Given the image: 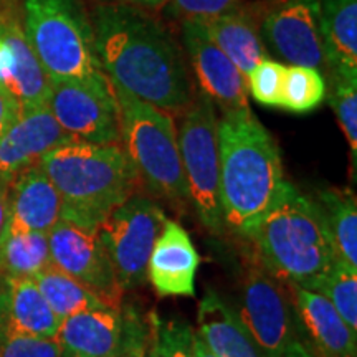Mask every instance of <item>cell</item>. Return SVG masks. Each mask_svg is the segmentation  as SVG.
<instances>
[{
  "label": "cell",
  "instance_id": "4",
  "mask_svg": "<svg viewBox=\"0 0 357 357\" xmlns=\"http://www.w3.org/2000/svg\"><path fill=\"white\" fill-rule=\"evenodd\" d=\"M63 202L61 217L100 223L139 192V178L121 144L68 141L38 160Z\"/></svg>",
  "mask_w": 357,
  "mask_h": 357
},
{
  "label": "cell",
  "instance_id": "5",
  "mask_svg": "<svg viewBox=\"0 0 357 357\" xmlns=\"http://www.w3.org/2000/svg\"><path fill=\"white\" fill-rule=\"evenodd\" d=\"M22 26L50 82H102L91 19L79 0H24Z\"/></svg>",
  "mask_w": 357,
  "mask_h": 357
},
{
  "label": "cell",
  "instance_id": "12",
  "mask_svg": "<svg viewBox=\"0 0 357 357\" xmlns=\"http://www.w3.org/2000/svg\"><path fill=\"white\" fill-rule=\"evenodd\" d=\"M236 314L263 357H284L298 337L296 319L284 287L255 257L248 261L242 311Z\"/></svg>",
  "mask_w": 357,
  "mask_h": 357
},
{
  "label": "cell",
  "instance_id": "3",
  "mask_svg": "<svg viewBox=\"0 0 357 357\" xmlns=\"http://www.w3.org/2000/svg\"><path fill=\"white\" fill-rule=\"evenodd\" d=\"M245 240L253 245V257L283 287L314 289L321 276L337 260L316 200L288 181Z\"/></svg>",
  "mask_w": 357,
  "mask_h": 357
},
{
  "label": "cell",
  "instance_id": "38",
  "mask_svg": "<svg viewBox=\"0 0 357 357\" xmlns=\"http://www.w3.org/2000/svg\"><path fill=\"white\" fill-rule=\"evenodd\" d=\"M194 357H217L207 346V342L200 337V334L195 331L194 336Z\"/></svg>",
  "mask_w": 357,
  "mask_h": 357
},
{
  "label": "cell",
  "instance_id": "37",
  "mask_svg": "<svg viewBox=\"0 0 357 357\" xmlns=\"http://www.w3.org/2000/svg\"><path fill=\"white\" fill-rule=\"evenodd\" d=\"M284 357H316L312 352L307 349V346L305 344V342L301 341L300 336H298L294 341L289 344L287 354H284Z\"/></svg>",
  "mask_w": 357,
  "mask_h": 357
},
{
  "label": "cell",
  "instance_id": "8",
  "mask_svg": "<svg viewBox=\"0 0 357 357\" xmlns=\"http://www.w3.org/2000/svg\"><path fill=\"white\" fill-rule=\"evenodd\" d=\"M166 220L155 200L136 192L98 227L123 293L147 281V261Z\"/></svg>",
  "mask_w": 357,
  "mask_h": 357
},
{
  "label": "cell",
  "instance_id": "6",
  "mask_svg": "<svg viewBox=\"0 0 357 357\" xmlns=\"http://www.w3.org/2000/svg\"><path fill=\"white\" fill-rule=\"evenodd\" d=\"M119 105L121 147L149 195L176 208L189 204L172 116L113 83Z\"/></svg>",
  "mask_w": 357,
  "mask_h": 357
},
{
  "label": "cell",
  "instance_id": "36",
  "mask_svg": "<svg viewBox=\"0 0 357 357\" xmlns=\"http://www.w3.org/2000/svg\"><path fill=\"white\" fill-rule=\"evenodd\" d=\"M8 184L0 181V238H2L3 231L7 229L8 220Z\"/></svg>",
  "mask_w": 357,
  "mask_h": 357
},
{
  "label": "cell",
  "instance_id": "17",
  "mask_svg": "<svg viewBox=\"0 0 357 357\" xmlns=\"http://www.w3.org/2000/svg\"><path fill=\"white\" fill-rule=\"evenodd\" d=\"M298 331L305 333L316 357H357V333L323 294L301 287H287Z\"/></svg>",
  "mask_w": 357,
  "mask_h": 357
},
{
  "label": "cell",
  "instance_id": "39",
  "mask_svg": "<svg viewBox=\"0 0 357 357\" xmlns=\"http://www.w3.org/2000/svg\"><path fill=\"white\" fill-rule=\"evenodd\" d=\"M13 6H17V0H0V12L7 10V8Z\"/></svg>",
  "mask_w": 357,
  "mask_h": 357
},
{
  "label": "cell",
  "instance_id": "9",
  "mask_svg": "<svg viewBox=\"0 0 357 357\" xmlns=\"http://www.w3.org/2000/svg\"><path fill=\"white\" fill-rule=\"evenodd\" d=\"M149 326L132 307H98L60 321V357H126L146 351Z\"/></svg>",
  "mask_w": 357,
  "mask_h": 357
},
{
  "label": "cell",
  "instance_id": "18",
  "mask_svg": "<svg viewBox=\"0 0 357 357\" xmlns=\"http://www.w3.org/2000/svg\"><path fill=\"white\" fill-rule=\"evenodd\" d=\"M199 252L181 223L167 218L147 261V281L160 298L194 296Z\"/></svg>",
  "mask_w": 357,
  "mask_h": 357
},
{
  "label": "cell",
  "instance_id": "1",
  "mask_svg": "<svg viewBox=\"0 0 357 357\" xmlns=\"http://www.w3.org/2000/svg\"><path fill=\"white\" fill-rule=\"evenodd\" d=\"M96 52L111 83L169 114L194 100L185 58L171 33L147 10L100 2L93 8Z\"/></svg>",
  "mask_w": 357,
  "mask_h": 357
},
{
  "label": "cell",
  "instance_id": "32",
  "mask_svg": "<svg viewBox=\"0 0 357 357\" xmlns=\"http://www.w3.org/2000/svg\"><path fill=\"white\" fill-rule=\"evenodd\" d=\"M0 357H60L55 337H37L0 328Z\"/></svg>",
  "mask_w": 357,
  "mask_h": 357
},
{
  "label": "cell",
  "instance_id": "13",
  "mask_svg": "<svg viewBox=\"0 0 357 357\" xmlns=\"http://www.w3.org/2000/svg\"><path fill=\"white\" fill-rule=\"evenodd\" d=\"M258 30L266 52L280 60L291 66L326 68L319 0H273Z\"/></svg>",
  "mask_w": 357,
  "mask_h": 357
},
{
  "label": "cell",
  "instance_id": "33",
  "mask_svg": "<svg viewBox=\"0 0 357 357\" xmlns=\"http://www.w3.org/2000/svg\"><path fill=\"white\" fill-rule=\"evenodd\" d=\"M243 0H169L167 13L174 19H204L242 7Z\"/></svg>",
  "mask_w": 357,
  "mask_h": 357
},
{
  "label": "cell",
  "instance_id": "7",
  "mask_svg": "<svg viewBox=\"0 0 357 357\" xmlns=\"http://www.w3.org/2000/svg\"><path fill=\"white\" fill-rule=\"evenodd\" d=\"M189 204L213 235L225 231L220 202V147L215 105L204 93L192 100L177 132Z\"/></svg>",
  "mask_w": 357,
  "mask_h": 357
},
{
  "label": "cell",
  "instance_id": "14",
  "mask_svg": "<svg viewBox=\"0 0 357 357\" xmlns=\"http://www.w3.org/2000/svg\"><path fill=\"white\" fill-rule=\"evenodd\" d=\"M182 43L200 93L225 113L250 108L247 79L223 53L197 19L182 20Z\"/></svg>",
  "mask_w": 357,
  "mask_h": 357
},
{
  "label": "cell",
  "instance_id": "16",
  "mask_svg": "<svg viewBox=\"0 0 357 357\" xmlns=\"http://www.w3.org/2000/svg\"><path fill=\"white\" fill-rule=\"evenodd\" d=\"M68 141L73 139L56 123L47 105L20 109L15 121L0 134V181L8 184L15 174Z\"/></svg>",
  "mask_w": 357,
  "mask_h": 357
},
{
  "label": "cell",
  "instance_id": "26",
  "mask_svg": "<svg viewBox=\"0 0 357 357\" xmlns=\"http://www.w3.org/2000/svg\"><path fill=\"white\" fill-rule=\"evenodd\" d=\"M32 280L38 287L47 305L50 306L53 314L60 321L82 311L109 307L89 289L84 288L82 283H78L77 280H73L55 266L45 268Z\"/></svg>",
  "mask_w": 357,
  "mask_h": 357
},
{
  "label": "cell",
  "instance_id": "15",
  "mask_svg": "<svg viewBox=\"0 0 357 357\" xmlns=\"http://www.w3.org/2000/svg\"><path fill=\"white\" fill-rule=\"evenodd\" d=\"M50 84L25 37L19 6L0 12V88L10 93L20 109H30L47 105Z\"/></svg>",
  "mask_w": 357,
  "mask_h": 357
},
{
  "label": "cell",
  "instance_id": "34",
  "mask_svg": "<svg viewBox=\"0 0 357 357\" xmlns=\"http://www.w3.org/2000/svg\"><path fill=\"white\" fill-rule=\"evenodd\" d=\"M20 113L19 102L13 100L10 93H7L6 89L0 88V134L10 126L15 121V118Z\"/></svg>",
  "mask_w": 357,
  "mask_h": 357
},
{
  "label": "cell",
  "instance_id": "31",
  "mask_svg": "<svg viewBox=\"0 0 357 357\" xmlns=\"http://www.w3.org/2000/svg\"><path fill=\"white\" fill-rule=\"evenodd\" d=\"M287 66L273 58H265L247 77V89L253 100L266 108H281Z\"/></svg>",
  "mask_w": 357,
  "mask_h": 357
},
{
  "label": "cell",
  "instance_id": "27",
  "mask_svg": "<svg viewBox=\"0 0 357 357\" xmlns=\"http://www.w3.org/2000/svg\"><path fill=\"white\" fill-rule=\"evenodd\" d=\"M328 95V79L310 66H287L281 109L306 114L319 108Z\"/></svg>",
  "mask_w": 357,
  "mask_h": 357
},
{
  "label": "cell",
  "instance_id": "30",
  "mask_svg": "<svg viewBox=\"0 0 357 357\" xmlns=\"http://www.w3.org/2000/svg\"><path fill=\"white\" fill-rule=\"evenodd\" d=\"M329 105L334 109L347 144L351 149L352 177L357 171V79L341 78L329 75L328 95Z\"/></svg>",
  "mask_w": 357,
  "mask_h": 357
},
{
  "label": "cell",
  "instance_id": "19",
  "mask_svg": "<svg viewBox=\"0 0 357 357\" xmlns=\"http://www.w3.org/2000/svg\"><path fill=\"white\" fill-rule=\"evenodd\" d=\"M7 229L47 234L60 220L63 202L40 164L25 167L8 182Z\"/></svg>",
  "mask_w": 357,
  "mask_h": 357
},
{
  "label": "cell",
  "instance_id": "29",
  "mask_svg": "<svg viewBox=\"0 0 357 357\" xmlns=\"http://www.w3.org/2000/svg\"><path fill=\"white\" fill-rule=\"evenodd\" d=\"M144 357H194L195 331L182 319H167L153 311Z\"/></svg>",
  "mask_w": 357,
  "mask_h": 357
},
{
  "label": "cell",
  "instance_id": "20",
  "mask_svg": "<svg viewBox=\"0 0 357 357\" xmlns=\"http://www.w3.org/2000/svg\"><path fill=\"white\" fill-rule=\"evenodd\" d=\"M60 319L32 278L0 280V328L37 337H55Z\"/></svg>",
  "mask_w": 357,
  "mask_h": 357
},
{
  "label": "cell",
  "instance_id": "35",
  "mask_svg": "<svg viewBox=\"0 0 357 357\" xmlns=\"http://www.w3.org/2000/svg\"><path fill=\"white\" fill-rule=\"evenodd\" d=\"M108 3H123V6H131L142 8V10H160L169 3V0H102Z\"/></svg>",
  "mask_w": 357,
  "mask_h": 357
},
{
  "label": "cell",
  "instance_id": "2",
  "mask_svg": "<svg viewBox=\"0 0 357 357\" xmlns=\"http://www.w3.org/2000/svg\"><path fill=\"white\" fill-rule=\"evenodd\" d=\"M218 147L223 223L247 238L287 181L280 147L250 108L218 119Z\"/></svg>",
  "mask_w": 357,
  "mask_h": 357
},
{
  "label": "cell",
  "instance_id": "21",
  "mask_svg": "<svg viewBox=\"0 0 357 357\" xmlns=\"http://www.w3.org/2000/svg\"><path fill=\"white\" fill-rule=\"evenodd\" d=\"M197 20L212 42L234 61L245 79L260 61L268 58L257 19L242 7Z\"/></svg>",
  "mask_w": 357,
  "mask_h": 357
},
{
  "label": "cell",
  "instance_id": "40",
  "mask_svg": "<svg viewBox=\"0 0 357 357\" xmlns=\"http://www.w3.org/2000/svg\"><path fill=\"white\" fill-rule=\"evenodd\" d=\"M144 352H146V351H142V352H134V354H129V356H126V357H144Z\"/></svg>",
  "mask_w": 357,
  "mask_h": 357
},
{
  "label": "cell",
  "instance_id": "22",
  "mask_svg": "<svg viewBox=\"0 0 357 357\" xmlns=\"http://www.w3.org/2000/svg\"><path fill=\"white\" fill-rule=\"evenodd\" d=\"M329 75L357 79V0H319Z\"/></svg>",
  "mask_w": 357,
  "mask_h": 357
},
{
  "label": "cell",
  "instance_id": "28",
  "mask_svg": "<svg viewBox=\"0 0 357 357\" xmlns=\"http://www.w3.org/2000/svg\"><path fill=\"white\" fill-rule=\"evenodd\" d=\"M334 306L352 331L357 333V268L337 258L321 276L314 289Z\"/></svg>",
  "mask_w": 357,
  "mask_h": 357
},
{
  "label": "cell",
  "instance_id": "10",
  "mask_svg": "<svg viewBox=\"0 0 357 357\" xmlns=\"http://www.w3.org/2000/svg\"><path fill=\"white\" fill-rule=\"evenodd\" d=\"M48 109L71 139L121 144L119 105L109 78L102 82H52Z\"/></svg>",
  "mask_w": 357,
  "mask_h": 357
},
{
  "label": "cell",
  "instance_id": "11",
  "mask_svg": "<svg viewBox=\"0 0 357 357\" xmlns=\"http://www.w3.org/2000/svg\"><path fill=\"white\" fill-rule=\"evenodd\" d=\"M52 266L63 271L109 307H123V291L98 227L61 217L48 231Z\"/></svg>",
  "mask_w": 357,
  "mask_h": 357
},
{
  "label": "cell",
  "instance_id": "23",
  "mask_svg": "<svg viewBox=\"0 0 357 357\" xmlns=\"http://www.w3.org/2000/svg\"><path fill=\"white\" fill-rule=\"evenodd\" d=\"M197 333L217 357H263L236 311L213 291L199 305Z\"/></svg>",
  "mask_w": 357,
  "mask_h": 357
},
{
  "label": "cell",
  "instance_id": "25",
  "mask_svg": "<svg viewBox=\"0 0 357 357\" xmlns=\"http://www.w3.org/2000/svg\"><path fill=\"white\" fill-rule=\"evenodd\" d=\"M52 266L48 235L38 231H3L0 238V280L33 278Z\"/></svg>",
  "mask_w": 357,
  "mask_h": 357
},
{
  "label": "cell",
  "instance_id": "24",
  "mask_svg": "<svg viewBox=\"0 0 357 357\" xmlns=\"http://www.w3.org/2000/svg\"><path fill=\"white\" fill-rule=\"evenodd\" d=\"M337 258L357 268V200L351 189H323L314 197Z\"/></svg>",
  "mask_w": 357,
  "mask_h": 357
}]
</instances>
